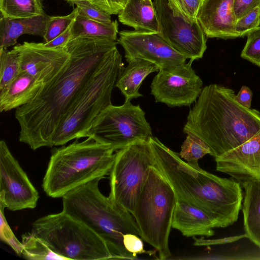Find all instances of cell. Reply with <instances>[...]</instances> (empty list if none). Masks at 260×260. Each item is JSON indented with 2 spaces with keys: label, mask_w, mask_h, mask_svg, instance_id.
<instances>
[{
  "label": "cell",
  "mask_w": 260,
  "mask_h": 260,
  "mask_svg": "<svg viewBox=\"0 0 260 260\" xmlns=\"http://www.w3.org/2000/svg\"><path fill=\"white\" fill-rule=\"evenodd\" d=\"M117 42L99 37H78L63 48L70 59L61 71L27 104L16 109L19 140L32 149L52 147L53 136L84 88Z\"/></svg>",
  "instance_id": "cell-1"
},
{
  "label": "cell",
  "mask_w": 260,
  "mask_h": 260,
  "mask_svg": "<svg viewBox=\"0 0 260 260\" xmlns=\"http://www.w3.org/2000/svg\"><path fill=\"white\" fill-rule=\"evenodd\" d=\"M149 142L155 157L154 167L171 184L177 198L204 211L217 221L219 228L237 221L244 197L238 181L215 175L199 165L188 164L155 137H151Z\"/></svg>",
  "instance_id": "cell-2"
},
{
  "label": "cell",
  "mask_w": 260,
  "mask_h": 260,
  "mask_svg": "<svg viewBox=\"0 0 260 260\" xmlns=\"http://www.w3.org/2000/svg\"><path fill=\"white\" fill-rule=\"evenodd\" d=\"M234 90L217 84L205 86L190 109L183 131L201 139L217 157L244 143L260 129V112L247 108Z\"/></svg>",
  "instance_id": "cell-3"
},
{
  "label": "cell",
  "mask_w": 260,
  "mask_h": 260,
  "mask_svg": "<svg viewBox=\"0 0 260 260\" xmlns=\"http://www.w3.org/2000/svg\"><path fill=\"white\" fill-rule=\"evenodd\" d=\"M102 179L77 187L62 197V211L83 222L106 242L113 259H137L123 243V235L140 237L135 219L128 211L104 196L99 187Z\"/></svg>",
  "instance_id": "cell-4"
},
{
  "label": "cell",
  "mask_w": 260,
  "mask_h": 260,
  "mask_svg": "<svg viewBox=\"0 0 260 260\" xmlns=\"http://www.w3.org/2000/svg\"><path fill=\"white\" fill-rule=\"evenodd\" d=\"M116 149L91 137L76 140L52 151L42 187L51 198H62L70 191L109 173Z\"/></svg>",
  "instance_id": "cell-5"
},
{
  "label": "cell",
  "mask_w": 260,
  "mask_h": 260,
  "mask_svg": "<svg viewBox=\"0 0 260 260\" xmlns=\"http://www.w3.org/2000/svg\"><path fill=\"white\" fill-rule=\"evenodd\" d=\"M122 56L116 47L83 89L58 126L52 146H63L86 137L93 121L112 104L111 95L123 69Z\"/></svg>",
  "instance_id": "cell-6"
},
{
  "label": "cell",
  "mask_w": 260,
  "mask_h": 260,
  "mask_svg": "<svg viewBox=\"0 0 260 260\" xmlns=\"http://www.w3.org/2000/svg\"><path fill=\"white\" fill-rule=\"evenodd\" d=\"M176 202L171 184L156 167H150L132 215L140 237L154 248L158 259L172 256L169 239Z\"/></svg>",
  "instance_id": "cell-7"
},
{
  "label": "cell",
  "mask_w": 260,
  "mask_h": 260,
  "mask_svg": "<svg viewBox=\"0 0 260 260\" xmlns=\"http://www.w3.org/2000/svg\"><path fill=\"white\" fill-rule=\"evenodd\" d=\"M31 232L66 260L113 259L101 237L84 223L63 211L36 220Z\"/></svg>",
  "instance_id": "cell-8"
},
{
  "label": "cell",
  "mask_w": 260,
  "mask_h": 260,
  "mask_svg": "<svg viewBox=\"0 0 260 260\" xmlns=\"http://www.w3.org/2000/svg\"><path fill=\"white\" fill-rule=\"evenodd\" d=\"M155 163L149 141H138L117 150L109 172L111 201L132 214L148 170Z\"/></svg>",
  "instance_id": "cell-9"
},
{
  "label": "cell",
  "mask_w": 260,
  "mask_h": 260,
  "mask_svg": "<svg viewBox=\"0 0 260 260\" xmlns=\"http://www.w3.org/2000/svg\"><path fill=\"white\" fill-rule=\"evenodd\" d=\"M153 136L145 113L131 101L121 106L111 104L98 116L86 137L111 145L117 151L135 142L149 141Z\"/></svg>",
  "instance_id": "cell-10"
},
{
  "label": "cell",
  "mask_w": 260,
  "mask_h": 260,
  "mask_svg": "<svg viewBox=\"0 0 260 260\" xmlns=\"http://www.w3.org/2000/svg\"><path fill=\"white\" fill-rule=\"evenodd\" d=\"M153 4L163 39L189 61L202 58L207 37L198 19L188 18L169 0H154Z\"/></svg>",
  "instance_id": "cell-11"
},
{
  "label": "cell",
  "mask_w": 260,
  "mask_h": 260,
  "mask_svg": "<svg viewBox=\"0 0 260 260\" xmlns=\"http://www.w3.org/2000/svg\"><path fill=\"white\" fill-rule=\"evenodd\" d=\"M39 193L11 152L4 140L0 142V206L15 211L34 209Z\"/></svg>",
  "instance_id": "cell-12"
},
{
  "label": "cell",
  "mask_w": 260,
  "mask_h": 260,
  "mask_svg": "<svg viewBox=\"0 0 260 260\" xmlns=\"http://www.w3.org/2000/svg\"><path fill=\"white\" fill-rule=\"evenodd\" d=\"M192 62L172 69L159 70L151 84L155 102L170 107L189 106L194 103L203 89V81L191 67Z\"/></svg>",
  "instance_id": "cell-13"
},
{
  "label": "cell",
  "mask_w": 260,
  "mask_h": 260,
  "mask_svg": "<svg viewBox=\"0 0 260 260\" xmlns=\"http://www.w3.org/2000/svg\"><path fill=\"white\" fill-rule=\"evenodd\" d=\"M119 36L117 43L123 48L127 62L146 60L156 65L159 70H170L186 63L187 58L170 46L158 32L123 30Z\"/></svg>",
  "instance_id": "cell-14"
},
{
  "label": "cell",
  "mask_w": 260,
  "mask_h": 260,
  "mask_svg": "<svg viewBox=\"0 0 260 260\" xmlns=\"http://www.w3.org/2000/svg\"><path fill=\"white\" fill-rule=\"evenodd\" d=\"M13 49L18 54L21 72L33 76L44 85L59 74L70 57L63 47H48L44 43L24 42Z\"/></svg>",
  "instance_id": "cell-15"
},
{
  "label": "cell",
  "mask_w": 260,
  "mask_h": 260,
  "mask_svg": "<svg viewBox=\"0 0 260 260\" xmlns=\"http://www.w3.org/2000/svg\"><path fill=\"white\" fill-rule=\"evenodd\" d=\"M216 169L238 181L242 187L260 181V129L238 147L215 158Z\"/></svg>",
  "instance_id": "cell-16"
},
{
  "label": "cell",
  "mask_w": 260,
  "mask_h": 260,
  "mask_svg": "<svg viewBox=\"0 0 260 260\" xmlns=\"http://www.w3.org/2000/svg\"><path fill=\"white\" fill-rule=\"evenodd\" d=\"M234 2V0H203L197 18L207 38L239 37L235 31L237 20Z\"/></svg>",
  "instance_id": "cell-17"
},
{
  "label": "cell",
  "mask_w": 260,
  "mask_h": 260,
  "mask_svg": "<svg viewBox=\"0 0 260 260\" xmlns=\"http://www.w3.org/2000/svg\"><path fill=\"white\" fill-rule=\"evenodd\" d=\"M172 228L186 237H209L214 234L213 229L218 228V225L215 219L200 208L177 198Z\"/></svg>",
  "instance_id": "cell-18"
},
{
  "label": "cell",
  "mask_w": 260,
  "mask_h": 260,
  "mask_svg": "<svg viewBox=\"0 0 260 260\" xmlns=\"http://www.w3.org/2000/svg\"><path fill=\"white\" fill-rule=\"evenodd\" d=\"M49 17L45 14L29 18H11L1 15L0 49H7L16 45L18 38L23 35L43 38Z\"/></svg>",
  "instance_id": "cell-19"
},
{
  "label": "cell",
  "mask_w": 260,
  "mask_h": 260,
  "mask_svg": "<svg viewBox=\"0 0 260 260\" xmlns=\"http://www.w3.org/2000/svg\"><path fill=\"white\" fill-rule=\"evenodd\" d=\"M44 83L24 72L20 74L0 92V111L16 109L29 102L37 95Z\"/></svg>",
  "instance_id": "cell-20"
},
{
  "label": "cell",
  "mask_w": 260,
  "mask_h": 260,
  "mask_svg": "<svg viewBox=\"0 0 260 260\" xmlns=\"http://www.w3.org/2000/svg\"><path fill=\"white\" fill-rule=\"evenodd\" d=\"M117 15L122 24L135 30L159 32L158 22L151 0H129Z\"/></svg>",
  "instance_id": "cell-21"
},
{
  "label": "cell",
  "mask_w": 260,
  "mask_h": 260,
  "mask_svg": "<svg viewBox=\"0 0 260 260\" xmlns=\"http://www.w3.org/2000/svg\"><path fill=\"white\" fill-rule=\"evenodd\" d=\"M119 75L115 86L125 97V101H131L142 96L139 88L146 77L155 72L158 67L152 62L143 59H134L129 61Z\"/></svg>",
  "instance_id": "cell-22"
},
{
  "label": "cell",
  "mask_w": 260,
  "mask_h": 260,
  "mask_svg": "<svg viewBox=\"0 0 260 260\" xmlns=\"http://www.w3.org/2000/svg\"><path fill=\"white\" fill-rule=\"evenodd\" d=\"M245 189L241 207L245 233L260 248V181L250 182Z\"/></svg>",
  "instance_id": "cell-23"
},
{
  "label": "cell",
  "mask_w": 260,
  "mask_h": 260,
  "mask_svg": "<svg viewBox=\"0 0 260 260\" xmlns=\"http://www.w3.org/2000/svg\"><path fill=\"white\" fill-rule=\"evenodd\" d=\"M118 24L117 20L103 23L78 14L73 22L71 39L78 37H99L117 41Z\"/></svg>",
  "instance_id": "cell-24"
},
{
  "label": "cell",
  "mask_w": 260,
  "mask_h": 260,
  "mask_svg": "<svg viewBox=\"0 0 260 260\" xmlns=\"http://www.w3.org/2000/svg\"><path fill=\"white\" fill-rule=\"evenodd\" d=\"M1 15L7 18H29L46 14L42 0H0Z\"/></svg>",
  "instance_id": "cell-25"
},
{
  "label": "cell",
  "mask_w": 260,
  "mask_h": 260,
  "mask_svg": "<svg viewBox=\"0 0 260 260\" xmlns=\"http://www.w3.org/2000/svg\"><path fill=\"white\" fill-rule=\"evenodd\" d=\"M21 243V254L26 259L66 260L54 252L44 240L31 232L22 235Z\"/></svg>",
  "instance_id": "cell-26"
},
{
  "label": "cell",
  "mask_w": 260,
  "mask_h": 260,
  "mask_svg": "<svg viewBox=\"0 0 260 260\" xmlns=\"http://www.w3.org/2000/svg\"><path fill=\"white\" fill-rule=\"evenodd\" d=\"M21 72L18 54L11 50L0 49V92Z\"/></svg>",
  "instance_id": "cell-27"
},
{
  "label": "cell",
  "mask_w": 260,
  "mask_h": 260,
  "mask_svg": "<svg viewBox=\"0 0 260 260\" xmlns=\"http://www.w3.org/2000/svg\"><path fill=\"white\" fill-rule=\"evenodd\" d=\"M206 154L211 155V150L207 145L197 136L187 134L179 153L180 157L189 165H197L199 160Z\"/></svg>",
  "instance_id": "cell-28"
},
{
  "label": "cell",
  "mask_w": 260,
  "mask_h": 260,
  "mask_svg": "<svg viewBox=\"0 0 260 260\" xmlns=\"http://www.w3.org/2000/svg\"><path fill=\"white\" fill-rule=\"evenodd\" d=\"M78 14V9H74L66 16H50L45 34L43 37L44 43H48L66 30L75 20Z\"/></svg>",
  "instance_id": "cell-29"
},
{
  "label": "cell",
  "mask_w": 260,
  "mask_h": 260,
  "mask_svg": "<svg viewBox=\"0 0 260 260\" xmlns=\"http://www.w3.org/2000/svg\"><path fill=\"white\" fill-rule=\"evenodd\" d=\"M247 37L241 57L260 67V25L250 32Z\"/></svg>",
  "instance_id": "cell-30"
},
{
  "label": "cell",
  "mask_w": 260,
  "mask_h": 260,
  "mask_svg": "<svg viewBox=\"0 0 260 260\" xmlns=\"http://www.w3.org/2000/svg\"><path fill=\"white\" fill-rule=\"evenodd\" d=\"M260 25V6H258L237 19L235 31L239 37L247 36Z\"/></svg>",
  "instance_id": "cell-31"
},
{
  "label": "cell",
  "mask_w": 260,
  "mask_h": 260,
  "mask_svg": "<svg viewBox=\"0 0 260 260\" xmlns=\"http://www.w3.org/2000/svg\"><path fill=\"white\" fill-rule=\"evenodd\" d=\"M76 5L80 14L87 18L103 23H111V15L105 12L90 1H77L73 5Z\"/></svg>",
  "instance_id": "cell-32"
},
{
  "label": "cell",
  "mask_w": 260,
  "mask_h": 260,
  "mask_svg": "<svg viewBox=\"0 0 260 260\" xmlns=\"http://www.w3.org/2000/svg\"><path fill=\"white\" fill-rule=\"evenodd\" d=\"M5 208L0 206L1 211V239L10 246L19 255L21 254L22 243L16 238L7 222L4 214Z\"/></svg>",
  "instance_id": "cell-33"
},
{
  "label": "cell",
  "mask_w": 260,
  "mask_h": 260,
  "mask_svg": "<svg viewBox=\"0 0 260 260\" xmlns=\"http://www.w3.org/2000/svg\"><path fill=\"white\" fill-rule=\"evenodd\" d=\"M123 243L125 249L137 256L138 254H147L155 257L156 250H146L144 248V243L139 236L127 233L123 235Z\"/></svg>",
  "instance_id": "cell-34"
},
{
  "label": "cell",
  "mask_w": 260,
  "mask_h": 260,
  "mask_svg": "<svg viewBox=\"0 0 260 260\" xmlns=\"http://www.w3.org/2000/svg\"><path fill=\"white\" fill-rule=\"evenodd\" d=\"M185 16L191 20L197 17L203 0H169Z\"/></svg>",
  "instance_id": "cell-35"
},
{
  "label": "cell",
  "mask_w": 260,
  "mask_h": 260,
  "mask_svg": "<svg viewBox=\"0 0 260 260\" xmlns=\"http://www.w3.org/2000/svg\"><path fill=\"white\" fill-rule=\"evenodd\" d=\"M194 240L193 245L196 246H207L231 243L238 241L241 239L246 238V234H243L237 236L224 237L215 239H206L204 237L197 238L193 237Z\"/></svg>",
  "instance_id": "cell-36"
},
{
  "label": "cell",
  "mask_w": 260,
  "mask_h": 260,
  "mask_svg": "<svg viewBox=\"0 0 260 260\" xmlns=\"http://www.w3.org/2000/svg\"><path fill=\"white\" fill-rule=\"evenodd\" d=\"M258 6H260V0H234V12L236 20Z\"/></svg>",
  "instance_id": "cell-37"
},
{
  "label": "cell",
  "mask_w": 260,
  "mask_h": 260,
  "mask_svg": "<svg viewBox=\"0 0 260 260\" xmlns=\"http://www.w3.org/2000/svg\"><path fill=\"white\" fill-rule=\"evenodd\" d=\"M91 2L110 15H116L123 8L122 0H91Z\"/></svg>",
  "instance_id": "cell-38"
},
{
  "label": "cell",
  "mask_w": 260,
  "mask_h": 260,
  "mask_svg": "<svg viewBox=\"0 0 260 260\" xmlns=\"http://www.w3.org/2000/svg\"><path fill=\"white\" fill-rule=\"evenodd\" d=\"M74 21L62 33L51 41L44 43V45L51 48H63L71 39L72 28Z\"/></svg>",
  "instance_id": "cell-39"
},
{
  "label": "cell",
  "mask_w": 260,
  "mask_h": 260,
  "mask_svg": "<svg viewBox=\"0 0 260 260\" xmlns=\"http://www.w3.org/2000/svg\"><path fill=\"white\" fill-rule=\"evenodd\" d=\"M235 99L242 106L250 108L252 99V91L248 87L242 86L237 94L235 95Z\"/></svg>",
  "instance_id": "cell-40"
},
{
  "label": "cell",
  "mask_w": 260,
  "mask_h": 260,
  "mask_svg": "<svg viewBox=\"0 0 260 260\" xmlns=\"http://www.w3.org/2000/svg\"><path fill=\"white\" fill-rule=\"evenodd\" d=\"M64 1L67 2L70 5H72L73 4L74 2H77V1H90L91 2V0H64Z\"/></svg>",
  "instance_id": "cell-41"
},
{
  "label": "cell",
  "mask_w": 260,
  "mask_h": 260,
  "mask_svg": "<svg viewBox=\"0 0 260 260\" xmlns=\"http://www.w3.org/2000/svg\"><path fill=\"white\" fill-rule=\"evenodd\" d=\"M129 0H122L124 6L128 2Z\"/></svg>",
  "instance_id": "cell-42"
}]
</instances>
